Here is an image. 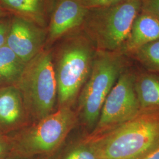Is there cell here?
<instances>
[{
  "label": "cell",
  "mask_w": 159,
  "mask_h": 159,
  "mask_svg": "<svg viewBox=\"0 0 159 159\" xmlns=\"http://www.w3.org/2000/svg\"><path fill=\"white\" fill-rule=\"evenodd\" d=\"M50 49L58 108L73 107L90 74L96 48L81 28L64 36Z\"/></svg>",
  "instance_id": "1"
},
{
  "label": "cell",
  "mask_w": 159,
  "mask_h": 159,
  "mask_svg": "<svg viewBox=\"0 0 159 159\" xmlns=\"http://www.w3.org/2000/svg\"><path fill=\"white\" fill-rule=\"evenodd\" d=\"M98 159H142L159 146V110L140 111L133 119L93 138L84 137Z\"/></svg>",
  "instance_id": "2"
},
{
  "label": "cell",
  "mask_w": 159,
  "mask_h": 159,
  "mask_svg": "<svg viewBox=\"0 0 159 159\" xmlns=\"http://www.w3.org/2000/svg\"><path fill=\"white\" fill-rule=\"evenodd\" d=\"M77 122L73 107L57 108L44 118L8 134L13 146L12 156L48 159L63 145Z\"/></svg>",
  "instance_id": "3"
},
{
  "label": "cell",
  "mask_w": 159,
  "mask_h": 159,
  "mask_svg": "<svg viewBox=\"0 0 159 159\" xmlns=\"http://www.w3.org/2000/svg\"><path fill=\"white\" fill-rule=\"evenodd\" d=\"M126 56L119 51L97 50L90 75L80 93L76 113L90 133L96 125L103 104L120 75L127 68Z\"/></svg>",
  "instance_id": "4"
},
{
  "label": "cell",
  "mask_w": 159,
  "mask_h": 159,
  "mask_svg": "<svg viewBox=\"0 0 159 159\" xmlns=\"http://www.w3.org/2000/svg\"><path fill=\"white\" fill-rule=\"evenodd\" d=\"M141 5L142 0H123L89 9L81 29L97 50L120 51L130 36Z\"/></svg>",
  "instance_id": "5"
},
{
  "label": "cell",
  "mask_w": 159,
  "mask_h": 159,
  "mask_svg": "<svg viewBox=\"0 0 159 159\" xmlns=\"http://www.w3.org/2000/svg\"><path fill=\"white\" fill-rule=\"evenodd\" d=\"M16 86L20 91L31 123L55 111L57 85L50 49H44L26 63Z\"/></svg>",
  "instance_id": "6"
},
{
  "label": "cell",
  "mask_w": 159,
  "mask_h": 159,
  "mask_svg": "<svg viewBox=\"0 0 159 159\" xmlns=\"http://www.w3.org/2000/svg\"><path fill=\"white\" fill-rule=\"evenodd\" d=\"M136 72L125 68L103 104L96 125L85 137L93 138L133 119L140 112L134 87Z\"/></svg>",
  "instance_id": "7"
},
{
  "label": "cell",
  "mask_w": 159,
  "mask_h": 159,
  "mask_svg": "<svg viewBox=\"0 0 159 159\" xmlns=\"http://www.w3.org/2000/svg\"><path fill=\"white\" fill-rule=\"evenodd\" d=\"M47 29L24 18L11 15L6 45L25 63L45 48Z\"/></svg>",
  "instance_id": "8"
},
{
  "label": "cell",
  "mask_w": 159,
  "mask_h": 159,
  "mask_svg": "<svg viewBox=\"0 0 159 159\" xmlns=\"http://www.w3.org/2000/svg\"><path fill=\"white\" fill-rule=\"evenodd\" d=\"M89 9L80 0H57L47 27L44 49L64 36L81 29Z\"/></svg>",
  "instance_id": "9"
},
{
  "label": "cell",
  "mask_w": 159,
  "mask_h": 159,
  "mask_svg": "<svg viewBox=\"0 0 159 159\" xmlns=\"http://www.w3.org/2000/svg\"><path fill=\"white\" fill-rule=\"evenodd\" d=\"M31 124L23 97L15 85L0 87V132L10 134Z\"/></svg>",
  "instance_id": "10"
},
{
  "label": "cell",
  "mask_w": 159,
  "mask_h": 159,
  "mask_svg": "<svg viewBox=\"0 0 159 159\" xmlns=\"http://www.w3.org/2000/svg\"><path fill=\"white\" fill-rule=\"evenodd\" d=\"M57 0H0V7L47 29Z\"/></svg>",
  "instance_id": "11"
},
{
  "label": "cell",
  "mask_w": 159,
  "mask_h": 159,
  "mask_svg": "<svg viewBox=\"0 0 159 159\" xmlns=\"http://www.w3.org/2000/svg\"><path fill=\"white\" fill-rule=\"evenodd\" d=\"M159 40V20L140 12L132 26L130 36L120 52L129 56L132 52L148 43Z\"/></svg>",
  "instance_id": "12"
},
{
  "label": "cell",
  "mask_w": 159,
  "mask_h": 159,
  "mask_svg": "<svg viewBox=\"0 0 159 159\" xmlns=\"http://www.w3.org/2000/svg\"><path fill=\"white\" fill-rule=\"evenodd\" d=\"M134 87L140 111L159 110V74L136 73Z\"/></svg>",
  "instance_id": "13"
},
{
  "label": "cell",
  "mask_w": 159,
  "mask_h": 159,
  "mask_svg": "<svg viewBox=\"0 0 159 159\" xmlns=\"http://www.w3.org/2000/svg\"><path fill=\"white\" fill-rule=\"evenodd\" d=\"M26 63L8 46L0 48V87L16 85L23 74Z\"/></svg>",
  "instance_id": "14"
},
{
  "label": "cell",
  "mask_w": 159,
  "mask_h": 159,
  "mask_svg": "<svg viewBox=\"0 0 159 159\" xmlns=\"http://www.w3.org/2000/svg\"><path fill=\"white\" fill-rule=\"evenodd\" d=\"M129 56L133 57L148 72L159 75V40L141 46Z\"/></svg>",
  "instance_id": "15"
},
{
  "label": "cell",
  "mask_w": 159,
  "mask_h": 159,
  "mask_svg": "<svg viewBox=\"0 0 159 159\" xmlns=\"http://www.w3.org/2000/svg\"><path fill=\"white\" fill-rule=\"evenodd\" d=\"M57 159H98L94 149L83 137L66 148Z\"/></svg>",
  "instance_id": "16"
},
{
  "label": "cell",
  "mask_w": 159,
  "mask_h": 159,
  "mask_svg": "<svg viewBox=\"0 0 159 159\" xmlns=\"http://www.w3.org/2000/svg\"><path fill=\"white\" fill-rule=\"evenodd\" d=\"M13 146L8 134L0 132V159H7L12 156Z\"/></svg>",
  "instance_id": "17"
},
{
  "label": "cell",
  "mask_w": 159,
  "mask_h": 159,
  "mask_svg": "<svg viewBox=\"0 0 159 159\" xmlns=\"http://www.w3.org/2000/svg\"><path fill=\"white\" fill-rule=\"evenodd\" d=\"M140 11L159 20V0H142Z\"/></svg>",
  "instance_id": "18"
},
{
  "label": "cell",
  "mask_w": 159,
  "mask_h": 159,
  "mask_svg": "<svg viewBox=\"0 0 159 159\" xmlns=\"http://www.w3.org/2000/svg\"><path fill=\"white\" fill-rule=\"evenodd\" d=\"M11 15L0 18V48L6 46L11 25Z\"/></svg>",
  "instance_id": "19"
},
{
  "label": "cell",
  "mask_w": 159,
  "mask_h": 159,
  "mask_svg": "<svg viewBox=\"0 0 159 159\" xmlns=\"http://www.w3.org/2000/svg\"><path fill=\"white\" fill-rule=\"evenodd\" d=\"M88 9L105 6L107 0H80Z\"/></svg>",
  "instance_id": "20"
},
{
  "label": "cell",
  "mask_w": 159,
  "mask_h": 159,
  "mask_svg": "<svg viewBox=\"0 0 159 159\" xmlns=\"http://www.w3.org/2000/svg\"><path fill=\"white\" fill-rule=\"evenodd\" d=\"M142 159H159V146Z\"/></svg>",
  "instance_id": "21"
},
{
  "label": "cell",
  "mask_w": 159,
  "mask_h": 159,
  "mask_svg": "<svg viewBox=\"0 0 159 159\" xmlns=\"http://www.w3.org/2000/svg\"><path fill=\"white\" fill-rule=\"evenodd\" d=\"M9 16H11V14L0 7V18Z\"/></svg>",
  "instance_id": "22"
},
{
  "label": "cell",
  "mask_w": 159,
  "mask_h": 159,
  "mask_svg": "<svg viewBox=\"0 0 159 159\" xmlns=\"http://www.w3.org/2000/svg\"><path fill=\"white\" fill-rule=\"evenodd\" d=\"M7 159H48L44 158H39V157H31V158H24V157H18L15 156H11Z\"/></svg>",
  "instance_id": "23"
},
{
  "label": "cell",
  "mask_w": 159,
  "mask_h": 159,
  "mask_svg": "<svg viewBox=\"0 0 159 159\" xmlns=\"http://www.w3.org/2000/svg\"><path fill=\"white\" fill-rule=\"evenodd\" d=\"M121 1H123V0H107L106 5H110V4H114V3H117V2H119Z\"/></svg>",
  "instance_id": "24"
}]
</instances>
